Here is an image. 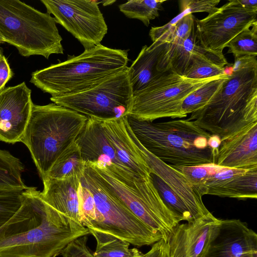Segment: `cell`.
I'll return each mask as SVG.
<instances>
[{
	"label": "cell",
	"instance_id": "15",
	"mask_svg": "<svg viewBox=\"0 0 257 257\" xmlns=\"http://www.w3.org/2000/svg\"><path fill=\"white\" fill-rule=\"evenodd\" d=\"M220 221L210 213L178 224L168 241V257H204Z\"/></svg>",
	"mask_w": 257,
	"mask_h": 257
},
{
	"label": "cell",
	"instance_id": "13",
	"mask_svg": "<svg viewBox=\"0 0 257 257\" xmlns=\"http://www.w3.org/2000/svg\"><path fill=\"white\" fill-rule=\"evenodd\" d=\"M31 92L25 82L0 92V141L9 144L21 141L31 115Z\"/></svg>",
	"mask_w": 257,
	"mask_h": 257
},
{
	"label": "cell",
	"instance_id": "43",
	"mask_svg": "<svg viewBox=\"0 0 257 257\" xmlns=\"http://www.w3.org/2000/svg\"><path fill=\"white\" fill-rule=\"evenodd\" d=\"M53 257H56V256H53Z\"/></svg>",
	"mask_w": 257,
	"mask_h": 257
},
{
	"label": "cell",
	"instance_id": "28",
	"mask_svg": "<svg viewBox=\"0 0 257 257\" xmlns=\"http://www.w3.org/2000/svg\"><path fill=\"white\" fill-rule=\"evenodd\" d=\"M165 0H130L119 5L118 8L126 17L136 19L148 26L150 21L159 15Z\"/></svg>",
	"mask_w": 257,
	"mask_h": 257
},
{
	"label": "cell",
	"instance_id": "34",
	"mask_svg": "<svg viewBox=\"0 0 257 257\" xmlns=\"http://www.w3.org/2000/svg\"><path fill=\"white\" fill-rule=\"evenodd\" d=\"M23 192H0V227L9 220L21 206Z\"/></svg>",
	"mask_w": 257,
	"mask_h": 257
},
{
	"label": "cell",
	"instance_id": "38",
	"mask_svg": "<svg viewBox=\"0 0 257 257\" xmlns=\"http://www.w3.org/2000/svg\"><path fill=\"white\" fill-rule=\"evenodd\" d=\"M14 73L11 68L4 50L0 47V92L6 87V84L12 78Z\"/></svg>",
	"mask_w": 257,
	"mask_h": 257
},
{
	"label": "cell",
	"instance_id": "3",
	"mask_svg": "<svg viewBox=\"0 0 257 257\" xmlns=\"http://www.w3.org/2000/svg\"><path fill=\"white\" fill-rule=\"evenodd\" d=\"M136 138L150 153L173 166L216 165L218 151L208 145L211 135L192 120L140 121L127 116Z\"/></svg>",
	"mask_w": 257,
	"mask_h": 257
},
{
	"label": "cell",
	"instance_id": "19",
	"mask_svg": "<svg viewBox=\"0 0 257 257\" xmlns=\"http://www.w3.org/2000/svg\"><path fill=\"white\" fill-rule=\"evenodd\" d=\"M75 142L80 149L81 156L85 163L113 165L135 174L119 161L105 133L101 120L88 117L85 126Z\"/></svg>",
	"mask_w": 257,
	"mask_h": 257
},
{
	"label": "cell",
	"instance_id": "32",
	"mask_svg": "<svg viewBox=\"0 0 257 257\" xmlns=\"http://www.w3.org/2000/svg\"><path fill=\"white\" fill-rule=\"evenodd\" d=\"M176 170L183 174L187 180L199 191L204 194L203 186L207 179L218 168L216 165H201L189 166H173Z\"/></svg>",
	"mask_w": 257,
	"mask_h": 257
},
{
	"label": "cell",
	"instance_id": "8",
	"mask_svg": "<svg viewBox=\"0 0 257 257\" xmlns=\"http://www.w3.org/2000/svg\"><path fill=\"white\" fill-rule=\"evenodd\" d=\"M80 181L91 192L95 203L96 218L88 228L89 234L113 236L139 247L162 239L103 184L87 163Z\"/></svg>",
	"mask_w": 257,
	"mask_h": 257
},
{
	"label": "cell",
	"instance_id": "12",
	"mask_svg": "<svg viewBox=\"0 0 257 257\" xmlns=\"http://www.w3.org/2000/svg\"><path fill=\"white\" fill-rule=\"evenodd\" d=\"M257 12L242 7L231 0L205 18L195 19L197 39L203 48L223 53V49L236 35L257 23Z\"/></svg>",
	"mask_w": 257,
	"mask_h": 257
},
{
	"label": "cell",
	"instance_id": "41",
	"mask_svg": "<svg viewBox=\"0 0 257 257\" xmlns=\"http://www.w3.org/2000/svg\"><path fill=\"white\" fill-rule=\"evenodd\" d=\"M221 142V139L218 136L211 134L209 138L208 145L212 149L218 151Z\"/></svg>",
	"mask_w": 257,
	"mask_h": 257
},
{
	"label": "cell",
	"instance_id": "42",
	"mask_svg": "<svg viewBox=\"0 0 257 257\" xmlns=\"http://www.w3.org/2000/svg\"><path fill=\"white\" fill-rule=\"evenodd\" d=\"M5 43V40L2 36L0 34V44Z\"/></svg>",
	"mask_w": 257,
	"mask_h": 257
},
{
	"label": "cell",
	"instance_id": "35",
	"mask_svg": "<svg viewBox=\"0 0 257 257\" xmlns=\"http://www.w3.org/2000/svg\"><path fill=\"white\" fill-rule=\"evenodd\" d=\"M78 200L82 224L87 229L96 218V206L93 195L85 186L80 184Z\"/></svg>",
	"mask_w": 257,
	"mask_h": 257
},
{
	"label": "cell",
	"instance_id": "31",
	"mask_svg": "<svg viewBox=\"0 0 257 257\" xmlns=\"http://www.w3.org/2000/svg\"><path fill=\"white\" fill-rule=\"evenodd\" d=\"M228 53L234 58L244 56H257V23L244 29L227 45Z\"/></svg>",
	"mask_w": 257,
	"mask_h": 257
},
{
	"label": "cell",
	"instance_id": "30",
	"mask_svg": "<svg viewBox=\"0 0 257 257\" xmlns=\"http://www.w3.org/2000/svg\"><path fill=\"white\" fill-rule=\"evenodd\" d=\"M222 68L209 61L202 54L194 53L191 56L189 65L183 76L191 79H205L226 74Z\"/></svg>",
	"mask_w": 257,
	"mask_h": 257
},
{
	"label": "cell",
	"instance_id": "22",
	"mask_svg": "<svg viewBox=\"0 0 257 257\" xmlns=\"http://www.w3.org/2000/svg\"><path fill=\"white\" fill-rule=\"evenodd\" d=\"M81 178L75 176L57 179L45 177L42 180L44 188L41 194L43 200L50 206L82 225L78 200Z\"/></svg>",
	"mask_w": 257,
	"mask_h": 257
},
{
	"label": "cell",
	"instance_id": "27",
	"mask_svg": "<svg viewBox=\"0 0 257 257\" xmlns=\"http://www.w3.org/2000/svg\"><path fill=\"white\" fill-rule=\"evenodd\" d=\"M228 76L229 74H226L219 76L204 84L187 96L181 105V113L183 117L205 106L219 90Z\"/></svg>",
	"mask_w": 257,
	"mask_h": 257
},
{
	"label": "cell",
	"instance_id": "24",
	"mask_svg": "<svg viewBox=\"0 0 257 257\" xmlns=\"http://www.w3.org/2000/svg\"><path fill=\"white\" fill-rule=\"evenodd\" d=\"M24 166L9 152L0 150V192H22L28 189L22 180Z\"/></svg>",
	"mask_w": 257,
	"mask_h": 257
},
{
	"label": "cell",
	"instance_id": "26",
	"mask_svg": "<svg viewBox=\"0 0 257 257\" xmlns=\"http://www.w3.org/2000/svg\"><path fill=\"white\" fill-rule=\"evenodd\" d=\"M96 241L94 257H143L144 254L130 244L116 237L97 233L91 234Z\"/></svg>",
	"mask_w": 257,
	"mask_h": 257
},
{
	"label": "cell",
	"instance_id": "36",
	"mask_svg": "<svg viewBox=\"0 0 257 257\" xmlns=\"http://www.w3.org/2000/svg\"><path fill=\"white\" fill-rule=\"evenodd\" d=\"M173 26L174 30L168 43L177 44L190 36L195 26V18L193 14H187Z\"/></svg>",
	"mask_w": 257,
	"mask_h": 257
},
{
	"label": "cell",
	"instance_id": "1",
	"mask_svg": "<svg viewBox=\"0 0 257 257\" xmlns=\"http://www.w3.org/2000/svg\"><path fill=\"white\" fill-rule=\"evenodd\" d=\"M88 229L59 212L29 187L18 211L0 227V257H53Z\"/></svg>",
	"mask_w": 257,
	"mask_h": 257
},
{
	"label": "cell",
	"instance_id": "39",
	"mask_svg": "<svg viewBox=\"0 0 257 257\" xmlns=\"http://www.w3.org/2000/svg\"><path fill=\"white\" fill-rule=\"evenodd\" d=\"M144 257H168V241L162 239L154 243Z\"/></svg>",
	"mask_w": 257,
	"mask_h": 257
},
{
	"label": "cell",
	"instance_id": "33",
	"mask_svg": "<svg viewBox=\"0 0 257 257\" xmlns=\"http://www.w3.org/2000/svg\"><path fill=\"white\" fill-rule=\"evenodd\" d=\"M220 0H181L179 1L181 13L169 22L165 24L166 26H173L184 16L193 13L206 12L208 14L218 10L216 6Z\"/></svg>",
	"mask_w": 257,
	"mask_h": 257
},
{
	"label": "cell",
	"instance_id": "44",
	"mask_svg": "<svg viewBox=\"0 0 257 257\" xmlns=\"http://www.w3.org/2000/svg\"><path fill=\"white\" fill-rule=\"evenodd\" d=\"M143 257H144V256Z\"/></svg>",
	"mask_w": 257,
	"mask_h": 257
},
{
	"label": "cell",
	"instance_id": "2",
	"mask_svg": "<svg viewBox=\"0 0 257 257\" xmlns=\"http://www.w3.org/2000/svg\"><path fill=\"white\" fill-rule=\"evenodd\" d=\"M257 56L234 58L231 74L207 104L188 119L222 141L257 122Z\"/></svg>",
	"mask_w": 257,
	"mask_h": 257
},
{
	"label": "cell",
	"instance_id": "6",
	"mask_svg": "<svg viewBox=\"0 0 257 257\" xmlns=\"http://www.w3.org/2000/svg\"><path fill=\"white\" fill-rule=\"evenodd\" d=\"M103 184L139 219L166 241L179 224L151 177L145 179L114 166L87 162Z\"/></svg>",
	"mask_w": 257,
	"mask_h": 257
},
{
	"label": "cell",
	"instance_id": "40",
	"mask_svg": "<svg viewBox=\"0 0 257 257\" xmlns=\"http://www.w3.org/2000/svg\"><path fill=\"white\" fill-rule=\"evenodd\" d=\"M238 3L246 9L257 12L256 0H237Z\"/></svg>",
	"mask_w": 257,
	"mask_h": 257
},
{
	"label": "cell",
	"instance_id": "4",
	"mask_svg": "<svg viewBox=\"0 0 257 257\" xmlns=\"http://www.w3.org/2000/svg\"><path fill=\"white\" fill-rule=\"evenodd\" d=\"M127 50L101 44L64 62L33 72L30 82L52 97L79 93L127 67Z\"/></svg>",
	"mask_w": 257,
	"mask_h": 257
},
{
	"label": "cell",
	"instance_id": "5",
	"mask_svg": "<svg viewBox=\"0 0 257 257\" xmlns=\"http://www.w3.org/2000/svg\"><path fill=\"white\" fill-rule=\"evenodd\" d=\"M87 119V116L54 103H33L20 142L29 150L42 180L57 158L75 141Z\"/></svg>",
	"mask_w": 257,
	"mask_h": 257
},
{
	"label": "cell",
	"instance_id": "7",
	"mask_svg": "<svg viewBox=\"0 0 257 257\" xmlns=\"http://www.w3.org/2000/svg\"><path fill=\"white\" fill-rule=\"evenodd\" d=\"M0 34L24 57L63 54L54 18L18 0H0Z\"/></svg>",
	"mask_w": 257,
	"mask_h": 257
},
{
	"label": "cell",
	"instance_id": "20",
	"mask_svg": "<svg viewBox=\"0 0 257 257\" xmlns=\"http://www.w3.org/2000/svg\"><path fill=\"white\" fill-rule=\"evenodd\" d=\"M203 55L209 61L224 68L228 64L223 53L206 50L202 47L197 39L195 26L190 36L177 44L168 43L161 55L157 66L160 73L171 70L183 76L193 53Z\"/></svg>",
	"mask_w": 257,
	"mask_h": 257
},
{
	"label": "cell",
	"instance_id": "37",
	"mask_svg": "<svg viewBox=\"0 0 257 257\" xmlns=\"http://www.w3.org/2000/svg\"><path fill=\"white\" fill-rule=\"evenodd\" d=\"M87 235L81 236L69 243L60 253L62 257H94L87 245Z\"/></svg>",
	"mask_w": 257,
	"mask_h": 257
},
{
	"label": "cell",
	"instance_id": "11",
	"mask_svg": "<svg viewBox=\"0 0 257 257\" xmlns=\"http://www.w3.org/2000/svg\"><path fill=\"white\" fill-rule=\"evenodd\" d=\"M47 12L88 50L101 44L107 26L97 1L41 0Z\"/></svg>",
	"mask_w": 257,
	"mask_h": 257
},
{
	"label": "cell",
	"instance_id": "25",
	"mask_svg": "<svg viewBox=\"0 0 257 257\" xmlns=\"http://www.w3.org/2000/svg\"><path fill=\"white\" fill-rule=\"evenodd\" d=\"M85 167L80 149L75 141L57 158L46 177L57 179L81 177Z\"/></svg>",
	"mask_w": 257,
	"mask_h": 257
},
{
	"label": "cell",
	"instance_id": "10",
	"mask_svg": "<svg viewBox=\"0 0 257 257\" xmlns=\"http://www.w3.org/2000/svg\"><path fill=\"white\" fill-rule=\"evenodd\" d=\"M218 77L196 80L171 70L162 73L145 88L134 93L132 108L128 116L151 122L164 117L183 118L181 105L184 99Z\"/></svg>",
	"mask_w": 257,
	"mask_h": 257
},
{
	"label": "cell",
	"instance_id": "23",
	"mask_svg": "<svg viewBox=\"0 0 257 257\" xmlns=\"http://www.w3.org/2000/svg\"><path fill=\"white\" fill-rule=\"evenodd\" d=\"M167 43L155 42L143 46L137 58L128 67L130 81L133 93L148 85L162 73L157 69L159 58Z\"/></svg>",
	"mask_w": 257,
	"mask_h": 257
},
{
	"label": "cell",
	"instance_id": "21",
	"mask_svg": "<svg viewBox=\"0 0 257 257\" xmlns=\"http://www.w3.org/2000/svg\"><path fill=\"white\" fill-rule=\"evenodd\" d=\"M126 116L101 120L104 130L120 162L140 178L148 179L151 170L126 129Z\"/></svg>",
	"mask_w": 257,
	"mask_h": 257
},
{
	"label": "cell",
	"instance_id": "9",
	"mask_svg": "<svg viewBox=\"0 0 257 257\" xmlns=\"http://www.w3.org/2000/svg\"><path fill=\"white\" fill-rule=\"evenodd\" d=\"M133 95L127 66L90 89L51 96L50 100L87 117L106 120L127 116L132 108Z\"/></svg>",
	"mask_w": 257,
	"mask_h": 257
},
{
	"label": "cell",
	"instance_id": "14",
	"mask_svg": "<svg viewBox=\"0 0 257 257\" xmlns=\"http://www.w3.org/2000/svg\"><path fill=\"white\" fill-rule=\"evenodd\" d=\"M126 129L136 144L138 151L149 167L151 174L163 180L186 205L193 220L206 216L211 213L202 201V196L184 175L172 166L162 161L147 151L139 142L133 134L125 118Z\"/></svg>",
	"mask_w": 257,
	"mask_h": 257
},
{
	"label": "cell",
	"instance_id": "17",
	"mask_svg": "<svg viewBox=\"0 0 257 257\" xmlns=\"http://www.w3.org/2000/svg\"><path fill=\"white\" fill-rule=\"evenodd\" d=\"M204 195L240 200L257 198V168L234 169L219 166L204 182Z\"/></svg>",
	"mask_w": 257,
	"mask_h": 257
},
{
	"label": "cell",
	"instance_id": "18",
	"mask_svg": "<svg viewBox=\"0 0 257 257\" xmlns=\"http://www.w3.org/2000/svg\"><path fill=\"white\" fill-rule=\"evenodd\" d=\"M216 165L241 169L257 168V122L221 141Z\"/></svg>",
	"mask_w": 257,
	"mask_h": 257
},
{
	"label": "cell",
	"instance_id": "29",
	"mask_svg": "<svg viewBox=\"0 0 257 257\" xmlns=\"http://www.w3.org/2000/svg\"><path fill=\"white\" fill-rule=\"evenodd\" d=\"M154 184L165 205L174 215L179 223L185 220L193 221L188 208L176 193L160 178L151 174Z\"/></svg>",
	"mask_w": 257,
	"mask_h": 257
},
{
	"label": "cell",
	"instance_id": "16",
	"mask_svg": "<svg viewBox=\"0 0 257 257\" xmlns=\"http://www.w3.org/2000/svg\"><path fill=\"white\" fill-rule=\"evenodd\" d=\"M204 257H257V234L239 219H221Z\"/></svg>",
	"mask_w": 257,
	"mask_h": 257
}]
</instances>
